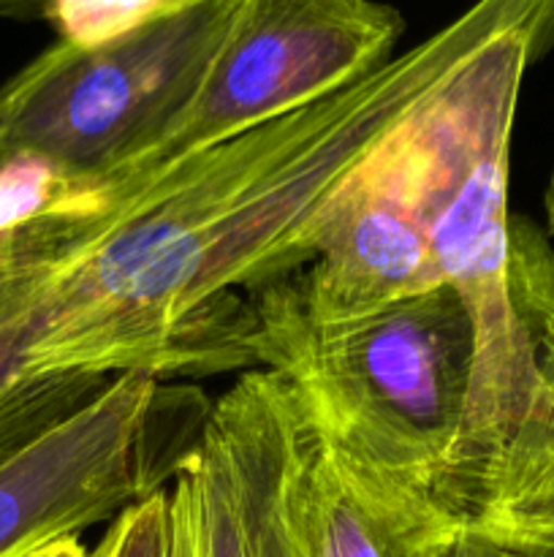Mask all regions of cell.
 Wrapping results in <instances>:
<instances>
[{"label":"cell","instance_id":"obj_19","mask_svg":"<svg viewBox=\"0 0 554 557\" xmlns=\"http://www.w3.org/2000/svg\"><path fill=\"white\" fill-rule=\"evenodd\" d=\"M543 210H546V221L549 228L554 232V172L546 183V194H543Z\"/></svg>","mask_w":554,"mask_h":557},{"label":"cell","instance_id":"obj_12","mask_svg":"<svg viewBox=\"0 0 554 557\" xmlns=\"http://www.w3.org/2000/svg\"><path fill=\"white\" fill-rule=\"evenodd\" d=\"M196 0H49L58 36L76 47H103L177 14Z\"/></svg>","mask_w":554,"mask_h":557},{"label":"cell","instance_id":"obj_7","mask_svg":"<svg viewBox=\"0 0 554 557\" xmlns=\"http://www.w3.org/2000/svg\"><path fill=\"white\" fill-rule=\"evenodd\" d=\"M407 120L337 185L318 212L313 259L293 281L299 305L318 324L369 319L443 286L418 205Z\"/></svg>","mask_w":554,"mask_h":557},{"label":"cell","instance_id":"obj_14","mask_svg":"<svg viewBox=\"0 0 554 557\" xmlns=\"http://www.w3.org/2000/svg\"><path fill=\"white\" fill-rule=\"evenodd\" d=\"M427 557H549L530 544L505 533L483 531L476 525H462L449 539L438 544Z\"/></svg>","mask_w":554,"mask_h":557},{"label":"cell","instance_id":"obj_9","mask_svg":"<svg viewBox=\"0 0 554 557\" xmlns=\"http://www.w3.org/2000/svg\"><path fill=\"white\" fill-rule=\"evenodd\" d=\"M280 381L277 473L297 557H427L456 522L429 520L369 493L340 466L318 428Z\"/></svg>","mask_w":554,"mask_h":557},{"label":"cell","instance_id":"obj_11","mask_svg":"<svg viewBox=\"0 0 554 557\" xmlns=\"http://www.w3.org/2000/svg\"><path fill=\"white\" fill-rule=\"evenodd\" d=\"M98 205V180L74 177L38 156L0 161V245L43 218L60 212H90Z\"/></svg>","mask_w":554,"mask_h":557},{"label":"cell","instance_id":"obj_2","mask_svg":"<svg viewBox=\"0 0 554 557\" xmlns=\"http://www.w3.org/2000/svg\"><path fill=\"white\" fill-rule=\"evenodd\" d=\"M554 47V0H508L487 38L407 120L418 205L443 286L473 326V375L451 462V506L470 522L536 375L554 250L508 212L511 136L527 71Z\"/></svg>","mask_w":554,"mask_h":557},{"label":"cell","instance_id":"obj_16","mask_svg":"<svg viewBox=\"0 0 554 557\" xmlns=\"http://www.w3.org/2000/svg\"><path fill=\"white\" fill-rule=\"evenodd\" d=\"M49 0H0V20L30 22L47 16Z\"/></svg>","mask_w":554,"mask_h":557},{"label":"cell","instance_id":"obj_1","mask_svg":"<svg viewBox=\"0 0 554 557\" xmlns=\"http://www.w3.org/2000/svg\"><path fill=\"white\" fill-rule=\"evenodd\" d=\"M508 0H476L407 52L253 131L101 183L0 245L38 375L155 379L253 368L239 288L313 259L337 185L492 33Z\"/></svg>","mask_w":554,"mask_h":557},{"label":"cell","instance_id":"obj_6","mask_svg":"<svg viewBox=\"0 0 554 557\" xmlns=\"http://www.w3.org/2000/svg\"><path fill=\"white\" fill-rule=\"evenodd\" d=\"M161 379L119 373L90 403L0 460V557L79 536L163 487Z\"/></svg>","mask_w":554,"mask_h":557},{"label":"cell","instance_id":"obj_18","mask_svg":"<svg viewBox=\"0 0 554 557\" xmlns=\"http://www.w3.org/2000/svg\"><path fill=\"white\" fill-rule=\"evenodd\" d=\"M168 511H172V509H168ZM172 557H190L182 528L177 525V520H174V517H172Z\"/></svg>","mask_w":554,"mask_h":557},{"label":"cell","instance_id":"obj_3","mask_svg":"<svg viewBox=\"0 0 554 557\" xmlns=\"http://www.w3.org/2000/svg\"><path fill=\"white\" fill-rule=\"evenodd\" d=\"M253 368L288 384L340 466L380 500L440 522L473 375V326L440 286L369 319L318 324L293 281L244 299Z\"/></svg>","mask_w":554,"mask_h":557},{"label":"cell","instance_id":"obj_13","mask_svg":"<svg viewBox=\"0 0 554 557\" xmlns=\"http://www.w3.org/2000/svg\"><path fill=\"white\" fill-rule=\"evenodd\" d=\"M90 557H172L168 490H155L119 511Z\"/></svg>","mask_w":554,"mask_h":557},{"label":"cell","instance_id":"obj_5","mask_svg":"<svg viewBox=\"0 0 554 557\" xmlns=\"http://www.w3.org/2000/svg\"><path fill=\"white\" fill-rule=\"evenodd\" d=\"M402 33V14L380 0H242L188 107L117 174L215 147L320 101L389 60Z\"/></svg>","mask_w":554,"mask_h":557},{"label":"cell","instance_id":"obj_4","mask_svg":"<svg viewBox=\"0 0 554 557\" xmlns=\"http://www.w3.org/2000/svg\"><path fill=\"white\" fill-rule=\"evenodd\" d=\"M242 0H196L103 47L58 41L0 85V161L38 156L74 177L134 166L204 82Z\"/></svg>","mask_w":554,"mask_h":557},{"label":"cell","instance_id":"obj_10","mask_svg":"<svg viewBox=\"0 0 554 557\" xmlns=\"http://www.w3.org/2000/svg\"><path fill=\"white\" fill-rule=\"evenodd\" d=\"M549 522H554V283L538 310L530 397L470 525L532 528Z\"/></svg>","mask_w":554,"mask_h":557},{"label":"cell","instance_id":"obj_8","mask_svg":"<svg viewBox=\"0 0 554 557\" xmlns=\"http://www.w3.org/2000/svg\"><path fill=\"white\" fill-rule=\"evenodd\" d=\"M280 381L248 370L206 413L172 473L168 509L190 557H297L277 473Z\"/></svg>","mask_w":554,"mask_h":557},{"label":"cell","instance_id":"obj_17","mask_svg":"<svg viewBox=\"0 0 554 557\" xmlns=\"http://www.w3.org/2000/svg\"><path fill=\"white\" fill-rule=\"evenodd\" d=\"M25 557H90V553H87L85 544L79 542V536H68V539H60V542L47 544V547L36 549V553Z\"/></svg>","mask_w":554,"mask_h":557},{"label":"cell","instance_id":"obj_15","mask_svg":"<svg viewBox=\"0 0 554 557\" xmlns=\"http://www.w3.org/2000/svg\"><path fill=\"white\" fill-rule=\"evenodd\" d=\"M467 525H470V522H467ZM483 531L505 533V536H514L519 539V542L530 544V547H536L538 553L554 557V522H549V525H532V528H483Z\"/></svg>","mask_w":554,"mask_h":557}]
</instances>
